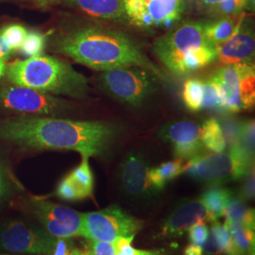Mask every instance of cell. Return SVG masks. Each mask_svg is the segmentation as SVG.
<instances>
[{"instance_id":"cell-1","label":"cell","mask_w":255,"mask_h":255,"mask_svg":"<svg viewBox=\"0 0 255 255\" xmlns=\"http://www.w3.org/2000/svg\"><path fill=\"white\" fill-rule=\"evenodd\" d=\"M118 128L102 121L27 118L0 122V139L37 150H73L82 157L102 156L114 144Z\"/></svg>"},{"instance_id":"cell-2","label":"cell","mask_w":255,"mask_h":255,"mask_svg":"<svg viewBox=\"0 0 255 255\" xmlns=\"http://www.w3.org/2000/svg\"><path fill=\"white\" fill-rule=\"evenodd\" d=\"M56 51L97 71L138 66L165 81L163 70L148 59L136 41L125 32L101 26H83L56 40Z\"/></svg>"},{"instance_id":"cell-3","label":"cell","mask_w":255,"mask_h":255,"mask_svg":"<svg viewBox=\"0 0 255 255\" xmlns=\"http://www.w3.org/2000/svg\"><path fill=\"white\" fill-rule=\"evenodd\" d=\"M152 51L164 68L177 77L200 71L218 59V46L204 32V22L185 21L155 40Z\"/></svg>"},{"instance_id":"cell-4","label":"cell","mask_w":255,"mask_h":255,"mask_svg":"<svg viewBox=\"0 0 255 255\" xmlns=\"http://www.w3.org/2000/svg\"><path fill=\"white\" fill-rule=\"evenodd\" d=\"M14 85L31 88L50 95H64L76 99L87 97V79L73 67L55 57L36 56L16 61L6 71Z\"/></svg>"},{"instance_id":"cell-5","label":"cell","mask_w":255,"mask_h":255,"mask_svg":"<svg viewBox=\"0 0 255 255\" xmlns=\"http://www.w3.org/2000/svg\"><path fill=\"white\" fill-rule=\"evenodd\" d=\"M255 157L238 142L229 146L227 152L205 153L194 157L185 164L184 173L210 185L243 179L254 168Z\"/></svg>"},{"instance_id":"cell-6","label":"cell","mask_w":255,"mask_h":255,"mask_svg":"<svg viewBox=\"0 0 255 255\" xmlns=\"http://www.w3.org/2000/svg\"><path fill=\"white\" fill-rule=\"evenodd\" d=\"M100 86L111 98L129 107H140L156 91L160 81L154 74L138 66L103 71Z\"/></svg>"},{"instance_id":"cell-7","label":"cell","mask_w":255,"mask_h":255,"mask_svg":"<svg viewBox=\"0 0 255 255\" xmlns=\"http://www.w3.org/2000/svg\"><path fill=\"white\" fill-rule=\"evenodd\" d=\"M82 237L87 240L114 243L121 237H135L144 221L129 215L118 205L97 212L82 213Z\"/></svg>"},{"instance_id":"cell-8","label":"cell","mask_w":255,"mask_h":255,"mask_svg":"<svg viewBox=\"0 0 255 255\" xmlns=\"http://www.w3.org/2000/svg\"><path fill=\"white\" fill-rule=\"evenodd\" d=\"M128 22L134 27L172 28L186 10V0H124Z\"/></svg>"},{"instance_id":"cell-9","label":"cell","mask_w":255,"mask_h":255,"mask_svg":"<svg viewBox=\"0 0 255 255\" xmlns=\"http://www.w3.org/2000/svg\"><path fill=\"white\" fill-rule=\"evenodd\" d=\"M24 210L56 238L82 237V213L41 198L22 201Z\"/></svg>"},{"instance_id":"cell-10","label":"cell","mask_w":255,"mask_h":255,"mask_svg":"<svg viewBox=\"0 0 255 255\" xmlns=\"http://www.w3.org/2000/svg\"><path fill=\"white\" fill-rule=\"evenodd\" d=\"M57 241L44 229L20 220H9L0 229V248L15 255H51Z\"/></svg>"},{"instance_id":"cell-11","label":"cell","mask_w":255,"mask_h":255,"mask_svg":"<svg viewBox=\"0 0 255 255\" xmlns=\"http://www.w3.org/2000/svg\"><path fill=\"white\" fill-rule=\"evenodd\" d=\"M0 103L7 109L38 116L59 115L67 106L65 101L50 94L19 85L2 88Z\"/></svg>"},{"instance_id":"cell-12","label":"cell","mask_w":255,"mask_h":255,"mask_svg":"<svg viewBox=\"0 0 255 255\" xmlns=\"http://www.w3.org/2000/svg\"><path fill=\"white\" fill-rule=\"evenodd\" d=\"M158 136L172 146L176 159L191 160L204 152L201 142V127L194 121H170L160 128Z\"/></svg>"},{"instance_id":"cell-13","label":"cell","mask_w":255,"mask_h":255,"mask_svg":"<svg viewBox=\"0 0 255 255\" xmlns=\"http://www.w3.org/2000/svg\"><path fill=\"white\" fill-rule=\"evenodd\" d=\"M255 33L244 15L238 18L234 34L218 47V59L224 65L254 64Z\"/></svg>"},{"instance_id":"cell-14","label":"cell","mask_w":255,"mask_h":255,"mask_svg":"<svg viewBox=\"0 0 255 255\" xmlns=\"http://www.w3.org/2000/svg\"><path fill=\"white\" fill-rule=\"evenodd\" d=\"M150 167L142 155L128 153L120 164L119 180L123 192L134 199H146L156 190L148 179Z\"/></svg>"},{"instance_id":"cell-15","label":"cell","mask_w":255,"mask_h":255,"mask_svg":"<svg viewBox=\"0 0 255 255\" xmlns=\"http://www.w3.org/2000/svg\"><path fill=\"white\" fill-rule=\"evenodd\" d=\"M210 221L209 214L201 199L187 201L174 210L162 226L161 236L180 237L200 221Z\"/></svg>"},{"instance_id":"cell-16","label":"cell","mask_w":255,"mask_h":255,"mask_svg":"<svg viewBox=\"0 0 255 255\" xmlns=\"http://www.w3.org/2000/svg\"><path fill=\"white\" fill-rule=\"evenodd\" d=\"M66 2L95 18L115 23L128 22L124 0H66Z\"/></svg>"},{"instance_id":"cell-17","label":"cell","mask_w":255,"mask_h":255,"mask_svg":"<svg viewBox=\"0 0 255 255\" xmlns=\"http://www.w3.org/2000/svg\"><path fill=\"white\" fill-rule=\"evenodd\" d=\"M233 196L231 190L219 185L210 187L201 195L200 199L208 211L211 222L217 221L219 218L223 217L225 208Z\"/></svg>"},{"instance_id":"cell-18","label":"cell","mask_w":255,"mask_h":255,"mask_svg":"<svg viewBox=\"0 0 255 255\" xmlns=\"http://www.w3.org/2000/svg\"><path fill=\"white\" fill-rule=\"evenodd\" d=\"M185 164L181 159L165 162L150 168L148 171V179L156 191H160L166 186L167 182L172 181L184 173Z\"/></svg>"},{"instance_id":"cell-19","label":"cell","mask_w":255,"mask_h":255,"mask_svg":"<svg viewBox=\"0 0 255 255\" xmlns=\"http://www.w3.org/2000/svg\"><path fill=\"white\" fill-rule=\"evenodd\" d=\"M236 16H223L217 20L204 22V32L210 42L219 47L232 37L237 27Z\"/></svg>"},{"instance_id":"cell-20","label":"cell","mask_w":255,"mask_h":255,"mask_svg":"<svg viewBox=\"0 0 255 255\" xmlns=\"http://www.w3.org/2000/svg\"><path fill=\"white\" fill-rule=\"evenodd\" d=\"M201 142L204 148L214 153L225 151L227 144L219 120L215 118L207 119L201 127Z\"/></svg>"},{"instance_id":"cell-21","label":"cell","mask_w":255,"mask_h":255,"mask_svg":"<svg viewBox=\"0 0 255 255\" xmlns=\"http://www.w3.org/2000/svg\"><path fill=\"white\" fill-rule=\"evenodd\" d=\"M224 223L230 230L237 255H255V231L229 220Z\"/></svg>"},{"instance_id":"cell-22","label":"cell","mask_w":255,"mask_h":255,"mask_svg":"<svg viewBox=\"0 0 255 255\" xmlns=\"http://www.w3.org/2000/svg\"><path fill=\"white\" fill-rule=\"evenodd\" d=\"M226 220L240 224L255 231V211L249 208L245 201L239 197H232L224 211Z\"/></svg>"},{"instance_id":"cell-23","label":"cell","mask_w":255,"mask_h":255,"mask_svg":"<svg viewBox=\"0 0 255 255\" xmlns=\"http://www.w3.org/2000/svg\"><path fill=\"white\" fill-rule=\"evenodd\" d=\"M67 175L79 188V190L82 192L84 199L93 196L94 176L89 164V158L82 157V163Z\"/></svg>"},{"instance_id":"cell-24","label":"cell","mask_w":255,"mask_h":255,"mask_svg":"<svg viewBox=\"0 0 255 255\" xmlns=\"http://www.w3.org/2000/svg\"><path fill=\"white\" fill-rule=\"evenodd\" d=\"M239 97L244 111L254 108L255 103V64H245L239 82Z\"/></svg>"},{"instance_id":"cell-25","label":"cell","mask_w":255,"mask_h":255,"mask_svg":"<svg viewBox=\"0 0 255 255\" xmlns=\"http://www.w3.org/2000/svg\"><path fill=\"white\" fill-rule=\"evenodd\" d=\"M203 95L201 101V110H214L222 113L223 92L222 88L212 76L202 80Z\"/></svg>"},{"instance_id":"cell-26","label":"cell","mask_w":255,"mask_h":255,"mask_svg":"<svg viewBox=\"0 0 255 255\" xmlns=\"http://www.w3.org/2000/svg\"><path fill=\"white\" fill-rule=\"evenodd\" d=\"M203 95L202 80L191 78L183 83L182 101L185 107L193 113L201 111V101Z\"/></svg>"},{"instance_id":"cell-27","label":"cell","mask_w":255,"mask_h":255,"mask_svg":"<svg viewBox=\"0 0 255 255\" xmlns=\"http://www.w3.org/2000/svg\"><path fill=\"white\" fill-rule=\"evenodd\" d=\"M45 34L38 31H27V36L20 48V51L27 58L36 57L43 52L46 47Z\"/></svg>"},{"instance_id":"cell-28","label":"cell","mask_w":255,"mask_h":255,"mask_svg":"<svg viewBox=\"0 0 255 255\" xmlns=\"http://www.w3.org/2000/svg\"><path fill=\"white\" fill-rule=\"evenodd\" d=\"M212 227H211V232L216 237L218 243H219L221 254L225 255H237L235 248L233 245L232 241V236L230 233V230L226 226V224H221L219 221H214L212 222Z\"/></svg>"},{"instance_id":"cell-29","label":"cell","mask_w":255,"mask_h":255,"mask_svg":"<svg viewBox=\"0 0 255 255\" xmlns=\"http://www.w3.org/2000/svg\"><path fill=\"white\" fill-rule=\"evenodd\" d=\"M1 33L13 52L20 50L27 36V30L20 25H9L2 28Z\"/></svg>"},{"instance_id":"cell-30","label":"cell","mask_w":255,"mask_h":255,"mask_svg":"<svg viewBox=\"0 0 255 255\" xmlns=\"http://www.w3.org/2000/svg\"><path fill=\"white\" fill-rule=\"evenodd\" d=\"M255 119L240 122L238 140V143L253 157H255Z\"/></svg>"},{"instance_id":"cell-31","label":"cell","mask_w":255,"mask_h":255,"mask_svg":"<svg viewBox=\"0 0 255 255\" xmlns=\"http://www.w3.org/2000/svg\"><path fill=\"white\" fill-rule=\"evenodd\" d=\"M56 196L64 201H78L85 200L82 192L76 186V184L72 182L68 175H66L64 179L59 182L57 189H56Z\"/></svg>"},{"instance_id":"cell-32","label":"cell","mask_w":255,"mask_h":255,"mask_svg":"<svg viewBox=\"0 0 255 255\" xmlns=\"http://www.w3.org/2000/svg\"><path fill=\"white\" fill-rule=\"evenodd\" d=\"M187 233L191 244L201 246L208 237L209 228L206 224V221H200L192 225L191 227L187 230Z\"/></svg>"},{"instance_id":"cell-33","label":"cell","mask_w":255,"mask_h":255,"mask_svg":"<svg viewBox=\"0 0 255 255\" xmlns=\"http://www.w3.org/2000/svg\"><path fill=\"white\" fill-rule=\"evenodd\" d=\"M86 251L89 255H117V247L115 243L104 242V241H96V240H87Z\"/></svg>"},{"instance_id":"cell-34","label":"cell","mask_w":255,"mask_h":255,"mask_svg":"<svg viewBox=\"0 0 255 255\" xmlns=\"http://www.w3.org/2000/svg\"><path fill=\"white\" fill-rule=\"evenodd\" d=\"M220 125L222 128L226 144L228 146H231L235 143H237L239 140L240 122H237L234 119H226L223 123L220 122Z\"/></svg>"},{"instance_id":"cell-35","label":"cell","mask_w":255,"mask_h":255,"mask_svg":"<svg viewBox=\"0 0 255 255\" xmlns=\"http://www.w3.org/2000/svg\"><path fill=\"white\" fill-rule=\"evenodd\" d=\"M244 182L241 187L239 198L243 201H251L255 198V169L253 168L243 178Z\"/></svg>"},{"instance_id":"cell-36","label":"cell","mask_w":255,"mask_h":255,"mask_svg":"<svg viewBox=\"0 0 255 255\" xmlns=\"http://www.w3.org/2000/svg\"><path fill=\"white\" fill-rule=\"evenodd\" d=\"M10 192L11 184L3 164L0 162V203L9 197Z\"/></svg>"},{"instance_id":"cell-37","label":"cell","mask_w":255,"mask_h":255,"mask_svg":"<svg viewBox=\"0 0 255 255\" xmlns=\"http://www.w3.org/2000/svg\"><path fill=\"white\" fill-rule=\"evenodd\" d=\"M201 249H202L203 255H222L219 243L211 231H209V235H208L206 241L203 243V245H201Z\"/></svg>"},{"instance_id":"cell-38","label":"cell","mask_w":255,"mask_h":255,"mask_svg":"<svg viewBox=\"0 0 255 255\" xmlns=\"http://www.w3.org/2000/svg\"><path fill=\"white\" fill-rule=\"evenodd\" d=\"M74 243L72 238H58L57 244L51 255H71Z\"/></svg>"},{"instance_id":"cell-39","label":"cell","mask_w":255,"mask_h":255,"mask_svg":"<svg viewBox=\"0 0 255 255\" xmlns=\"http://www.w3.org/2000/svg\"><path fill=\"white\" fill-rule=\"evenodd\" d=\"M11 53H12V50L9 48L0 30V59L2 60L7 59Z\"/></svg>"},{"instance_id":"cell-40","label":"cell","mask_w":255,"mask_h":255,"mask_svg":"<svg viewBox=\"0 0 255 255\" xmlns=\"http://www.w3.org/2000/svg\"><path fill=\"white\" fill-rule=\"evenodd\" d=\"M197 3H199L201 7L208 9V11L211 12L216 7H218L221 3L225 2L226 0H196Z\"/></svg>"},{"instance_id":"cell-41","label":"cell","mask_w":255,"mask_h":255,"mask_svg":"<svg viewBox=\"0 0 255 255\" xmlns=\"http://www.w3.org/2000/svg\"><path fill=\"white\" fill-rule=\"evenodd\" d=\"M183 255H203L201 246L190 244L184 249Z\"/></svg>"},{"instance_id":"cell-42","label":"cell","mask_w":255,"mask_h":255,"mask_svg":"<svg viewBox=\"0 0 255 255\" xmlns=\"http://www.w3.org/2000/svg\"><path fill=\"white\" fill-rule=\"evenodd\" d=\"M141 255H168L165 250H153V251H143Z\"/></svg>"},{"instance_id":"cell-43","label":"cell","mask_w":255,"mask_h":255,"mask_svg":"<svg viewBox=\"0 0 255 255\" xmlns=\"http://www.w3.org/2000/svg\"><path fill=\"white\" fill-rule=\"evenodd\" d=\"M71 255H89V254L86 250H82L76 245H74L72 251H71Z\"/></svg>"},{"instance_id":"cell-44","label":"cell","mask_w":255,"mask_h":255,"mask_svg":"<svg viewBox=\"0 0 255 255\" xmlns=\"http://www.w3.org/2000/svg\"><path fill=\"white\" fill-rule=\"evenodd\" d=\"M5 73H6V64L4 60L0 59V78Z\"/></svg>"},{"instance_id":"cell-45","label":"cell","mask_w":255,"mask_h":255,"mask_svg":"<svg viewBox=\"0 0 255 255\" xmlns=\"http://www.w3.org/2000/svg\"><path fill=\"white\" fill-rule=\"evenodd\" d=\"M29 1H33V2H37V3H49V2L56 1V0H29Z\"/></svg>"},{"instance_id":"cell-46","label":"cell","mask_w":255,"mask_h":255,"mask_svg":"<svg viewBox=\"0 0 255 255\" xmlns=\"http://www.w3.org/2000/svg\"><path fill=\"white\" fill-rule=\"evenodd\" d=\"M0 255H6V254H0Z\"/></svg>"}]
</instances>
